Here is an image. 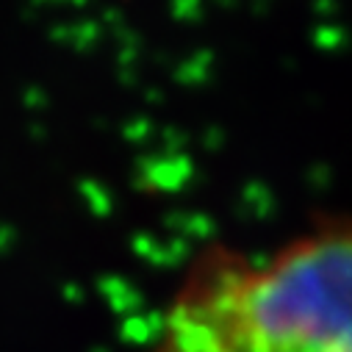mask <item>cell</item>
<instances>
[{
    "label": "cell",
    "instance_id": "6da1fadb",
    "mask_svg": "<svg viewBox=\"0 0 352 352\" xmlns=\"http://www.w3.org/2000/svg\"><path fill=\"white\" fill-rule=\"evenodd\" d=\"M150 352H352V222L263 255L211 247L175 289Z\"/></svg>",
    "mask_w": 352,
    "mask_h": 352
},
{
    "label": "cell",
    "instance_id": "7a4b0ae2",
    "mask_svg": "<svg viewBox=\"0 0 352 352\" xmlns=\"http://www.w3.org/2000/svg\"><path fill=\"white\" fill-rule=\"evenodd\" d=\"M36 103H42V95L36 89H28L25 92V106H36Z\"/></svg>",
    "mask_w": 352,
    "mask_h": 352
}]
</instances>
